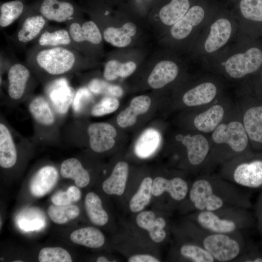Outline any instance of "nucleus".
<instances>
[{
    "mask_svg": "<svg viewBox=\"0 0 262 262\" xmlns=\"http://www.w3.org/2000/svg\"><path fill=\"white\" fill-rule=\"evenodd\" d=\"M97 262H109L108 259L104 256L99 257L96 261Z\"/></svg>",
    "mask_w": 262,
    "mask_h": 262,
    "instance_id": "3c124183",
    "label": "nucleus"
},
{
    "mask_svg": "<svg viewBox=\"0 0 262 262\" xmlns=\"http://www.w3.org/2000/svg\"><path fill=\"white\" fill-rule=\"evenodd\" d=\"M136 222L140 228L148 232L153 242L161 243L165 239L166 232L164 228L166 226V222L162 217L156 218V215L152 211L141 212L136 216Z\"/></svg>",
    "mask_w": 262,
    "mask_h": 262,
    "instance_id": "412c9836",
    "label": "nucleus"
},
{
    "mask_svg": "<svg viewBox=\"0 0 262 262\" xmlns=\"http://www.w3.org/2000/svg\"><path fill=\"white\" fill-rule=\"evenodd\" d=\"M50 219L58 224H64L76 218L80 213L79 207L75 205H50L48 209Z\"/></svg>",
    "mask_w": 262,
    "mask_h": 262,
    "instance_id": "58836bf2",
    "label": "nucleus"
},
{
    "mask_svg": "<svg viewBox=\"0 0 262 262\" xmlns=\"http://www.w3.org/2000/svg\"><path fill=\"white\" fill-rule=\"evenodd\" d=\"M75 93L73 88L69 85L67 80L63 77L50 82L46 89L49 100L55 111L61 115L67 112Z\"/></svg>",
    "mask_w": 262,
    "mask_h": 262,
    "instance_id": "ddd939ff",
    "label": "nucleus"
},
{
    "mask_svg": "<svg viewBox=\"0 0 262 262\" xmlns=\"http://www.w3.org/2000/svg\"><path fill=\"white\" fill-rule=\"evenodd\" d=\"M3 258H0V261H3Z\"/></svg>",
    "mask_w": 262,
    "mask_h": 262,
    "instance_id": "864d4df0",
    "label": "nucleus"
},
{
    "mask_svg": "<svg viewBox=\"0 0 262 262\" xmlns=\"http://www.w3.org/2000/svg\"><path fill=\"white\" fill-rule=\"evenodd\" d=\"M31 73L26 64L17 61L10 64L7 71V93L11 99L18 100L24 95Z\"/></svg>",
    "mask_w": 262,
    "mask_h": 262,
    "instance_id": "dca6fc26",
    "label": "nucleus"
},
{
    "mask_svg": "<svg viewBox=\"0 0 262 262\" xmlns=\"http://www.w3.org/2000/svg\"><path fill=\"white\" fill-rule=\"evenodd\" d=\"M190 6L188 0H172L161 8L159 16L166 25H173L187 13Z\"/></svg>",
    "mask_w": 262,
    "mask_h": 262,
    "instance_id": "f704fd0d",
    "label": "nucleus"
},
{
    "mask_svg": "<svg viewBox=\"0 0 262 262\" xmlns=\"http://www.w3.org/2000/svg\"><path fill=\"white\" fill-rule=\"evenodd\" d=\"M89 146L97 153H102L112 148L115 144L116 136L115 128L105 122L94 123L87 129Z\"/></svg>",
    "mask_w": 262,
    "mask_h": 262,
    "instance_id": "f3484780",
    "label": "nucleus"
},
{
    "mask_svg": "<svg viewBox=\"0 0 262 262\" xmlns=\"http://www.w3.org/2000/svg\"><path fill=\"white\" fill-rule=\"evenodd\" d=\"M178 73V67L175 63L168 60L161 61L155 66L149 76L148 83L154 89L162 88L173 82Z\"/></svg>",
    "mask_w": 262,
    "mask_h": 262,
    "instance_id": "393cba45",
    "label": "nucleus"
},
{
    "mask_svg": "<svg viewBox=\"0 0 262 262\" xmlns=\"http://www.w3.org/2000/svg\"><path fill=\"white\" fill-rule=\"evenodd\" d=\"M136 68L133 62L120 63L117 60H110L105 64L103 77L107 81H113L118 77L126 78L131 75Z\"/></svg>",
    "mask_w": 262,
    "mask_h": 262,
    "instance_id": "4c0bfd02",
    "label": "nucleus"
},
{
    "mask_svg": "<svg viewBox=\"0 0 262 262\" xmlns=\"http://www.w3.org/2000/svg\"><path fill=\"white\" fill-rule=\"evenodd\" d=\"M118 100L112 97H105L92 108L91 113L94 116H101L111 114L118 108Z\"/></svg>",
    "mask_w": 262,
    "mask_h": 262,
    "instance_id": "37998d69",
    "label": "nucleus"
},
{
    "mask_svg": "<svg viewBox=\"0 0 262 262\" xmlns=\"http://www.w3.org/2000/svg\"><path fill=\"white\" fill-rule=\"evenodd\" d=\"M31 4L49 21L66 23L80 16V8L72 0H35Z\"/></svg>",
    "mask_w": 262,
    "mask_h": 262,
    "instance_id": "9d476101",
    "label": "nucleus"
},
{
    "mask_svg": "<svg viewBox=\"0 0 262 262\" xmlns=\"http://www.w3.org/2000/svg\"><path fill=\"white\" fill-rule=\"evenodd\" d=\"M128 172L129 166L127 163H117L111 175L102 183L103 191L108 195H122L126 188Z\"/></svg>",
    "mask_w": 262,
    "mask_h": 262,
    "instance_id": "a878e982",
    "label": "nucleus"
},
{
    "mask_svg": "<svg viewBox=\"0 0 262 262\" xmlns=\"http://www.w3.org/2000/svg\"><path fill=\"white\" fill-rule=\"evenodd\" d=\"M204 11L199 6H194L170 29V33L176 39H182L186 37L191 32L194 26L201 22L204 17Z\"/></svg>",
    "mask_w": 262,
    "mask_h": 262,
    "instance_id": "4be33fe9",
    "label": "nucleus"
},
{
    "mask_svg": "<svg viewBox=\"0 0 262 262\" xmlns=\"http://www.w3.org/2000/svg\"><path fill=\"white\" fill-rule=\"evenodd\" d=\"M66 28L80 51L81 45L87 42L93 45L99 44L102 40V33L93 21L82 22L80 16L66 23Z\"/></svg>",
    "mask_w": 262,
    "mask_h": 262,
    "instance_id": "4468645a",
    "label": "nucleus"
},
{
    "mask_svg": "<svg viewBox=\"0 0 262 262\" xmlns=\"http://www.w3.org/2000/svg\"><path fill=\"white\" fill-rule=\"evenodd\" d=\"M189 207L195 211H213L226 207L248 209L252 204L249 194L218 174H201L190 186Z\"/></svg>",
    "mask_w": 262,
    "mask_h": 262,
    "instance_id": "f257e3e1",
    "label": "nucleus"
},
{
    "mask_svg": "<svg viewBox=\"0 0 262 262\" xmlns=\"http://www.w3.org/2000/svg\"><path fill=\"white\" fill-rule=\"evenodd\" d=\"M40 262H71L70 254L60 247H47L42 248L38 255Z\"/></svg>",
    "mask_w": 262,
    "mask_h": 262,
    "instance_id": "ea45409f",
    "label": "nucleus"
},
{
    "mask_svg": "<svg viewBox=\"0 0 262 262\" xmlns=\"http://www.w3.org/2000/svg\"><path fill=\"white\" fill-rule=\"evenodd\" d=\"M58 178V171L54 166L47 165L42 167L35 174L30 181V192L36 197L45 196L56 184Z\"/></svg>",
    "mask_w": 262,
    "mask_h": 262,
    "instance_id": "aec40b11",
    "label": "nucleus"
},
{
    "mask_svg": "<svg viewBox=\"0 0 262 262\" xmlns=\"http://www.w3.org/2000/svg\"><path fill=\"white\" fill-rule=\"evenodd\" d=\"M161 141V135L157 130L147 129L142 132L136 141L134 152L140 158L148 157L157 150Z\"/></svg>",
    "mask_w": 262,
    "mask_h": 262,
    "instance_id": "c85d7f7f",
    "label": "nucleus"
},
{
    "mask_svg": "<svg viewBox=\"0 0 262 262\" xmlns=\"http://www.w3.org/2000/svg\"><path fill=\"white\" fill-rule=\"evenodd\" d=\"M79 51L66 47H33L27 54L26 64L31 70L50 82L76 71L81 64Z\"/></svg>",
    "mask_w": 262,
    "mask_h": 262,
    "instance_id": "7ed1b4c3",
    "label": "nucleus"
},
{
    "mask_svg": "<svg viewBox=\"0 0 262 262\" xmlns=\"http://www.w3.org/2000/svg\"><path fill=\"white\" fill-rule=\"evenodd\" d=\"M191 218L205 229L223 234L242 232L251 227L254 221L248 209L238 207L196 211Z\"/></svg>",
    "mask_w": 262,
    "mask_h": 262,
    "instance_id": "39448f33",
    "label": "nucleus"
},
{
    "mask_svg": "<svg viewBox=\"0 0 262 262\" xmlns=\"http://www.w3.org/2000/svg\"><path fill=\"white\" fill-rule=\"evenodd\" d=\"M220 97L217 85L213 82H201L186 91L181 98L186 107L195 108L210 104Z\"/></svg>",
    "mask_w": 262,
    "mask_h": 262,
    "instance_id": "2eb2a0df",
    "label": "nucleus"
},
{
    "mask_svg": "<svg viewBox=\"0 0 262 262\" xmlns=\"http://www.w3.org/2000/svg\"><path fill=\"white\" fill-rule=\"evenodd\" d=\"M209 137L210 153L201 174L213 173L217 167L250 151L249 140L236 104L226 119L209 134Z\"/></svg>",
    "mask_w": 262,
    "mask_h": 262,
    "instance_id": "f03ea898",
    "label": "nucleus"
},
{
    "mask_svg": "<svg viewBox=\"0 0 262 262\" xmlns=\"http://www.w3.org/2000/svg\"><path fill=\"white\" fill-rule=\"evenodd\" d=\"M44 225V222L39 219L30 221L22 220L19 222V226L20 228L26 231L40 229Z\"/></svg>",
    "mask_w": 262,
    "mask_h": 262,
    "instance_id": "de8ad7c7",
    "label": "nucleus"
},
{
    "mask_svg": "<svg viewBox=\"0 0 262 262\" xmlns=\"http://www.w3.org/2000/svg\"><path fill=\"white\" fill-rule=\"evenodd\" d=\"M152 181V179L150 177H146L143 180L129 203V208L132 212L142 211L150 203Z\"/></svg>",
    "mask_w": 262,
    "mask_h": 262,
    "instance_id": "c9c22d12",
    "label": "nucleus"
},
{
    "mask_svg": "<svg viewBox=\"0 0 262 262\" xmlns=\"http://www.w3.org/2000/svg\"><path fill=\"white\" fill-rule=\"evenodd\" d=\"M189 188L188 182L180 177L176 176L169 179L158 177L153 180L151 192L156 196L166 192L174 201L180 202L186 197Z\"/></svg>",
    "mask_w": 262,
    "mask_h": 262,
    "instance_id": "a211bd4d",
    "label": "nucleus"
},
{
    "mask_svg": "<svg viewBox=\"0 0 262 262\" xmlns=\"http://www.w3.org/2000/svg\"><path fill=\"white\" fill-rule=\"evenodd\" d=\"M236 103L220 97L214 101L192 109L190 119L192 131L205 134L211 133L229 115Z\"/></svg>",
    "mask_w": 262,
    "mask_h": 262,
    "instance_id": "0eeeda50",
    "label": "nucleus"
},
{
    "mask_svg": "<svg viewBox=\"0 0 262 262\" xmlns=\"http://www.w3.org/2000/svg\"><path fill=\"white\" fill-rule=\"evenodd\" d=\"M19 26L10 37L16 46L22 47L35 40L49 26V20L31 4H27L26 9L20 18Z\"/></svg>",
    "mask_w": 262,
    "mask_h": 262,
    "instance_id": "1a4fd4ad",
    "label": "nucleus"
},
{
    "mask_svg": "<svg viewBox=\"0 0 262 262\" xmlns=\"http://www.w3.org/2000/svg\"><path fill=\"white\" fill-rule=\"evenodd\" d=\"M235 103L249 142L262 145V104L250 103L241 96Z\"/></svg>",
    "mask_w": 262,
    "mask_h": 262,
    "instance_id": "f8f14e48",
    "label": "nucleus"
},
{
    "mask_svg": "<svg viewBox=\"0 0 262 262\" xmlns=\"http://www.w3.org/2000/svg\"><path fill=\"white\" fill-rule=\"evenodd\" d=\"M255 211L258 229L262 236V191L258 198Z\"/></svg>",
    "mask_w": 262,
    "mask_h": 262,
    "instance_id": "09e8293b",
    "label": "nucleus"
},
{
    "mask_svg": "<svg viewBox=\"0 0 262 262\" xmlns=\"http://www.w3.org/2000/svg\"><path fill=\"white\" fill-rule=\"evenodd\" d=\"M180 256L193 262H215L213 256L197 244L191 241L181 245L179 249Z\"/></svg>",
    "mask_w": 262,
    "mask_h": 262,
    "instance_id": "e433bc0d",
    "label": "nucleus"
},
{
    "mask_svg": "<svg viewBox=\"0 0 262 262\" xmlns=\"http://www.w3.org/2000/svg\"><path fill=\"white\" fill-rule=\"evenodd\" d=\"M235 262H262V252L255 246H246L244 251Z\"/></svg>",
    "mask_w": 262,
    "mask_h": 262,
    "instance_id": "a18cd8bd",
    "label": "nucleus"
},
{
    "mask_svg": "<svg viewBox=\"0 0 262 262\" xmlns=\"http://www.w3.org/2000/svg\"><path fill=\"white\" fill-rule=\"evenodd\" d=\"M29 111L35 121L44 126L54 124L55 118L49 101L42 96H37L30 102Z\"/></svg>",
    "mask_w": 262,
    "mask_h": 262,
    "instance_id": "7c9ffc66",
    "label": "nucleus"
},
{
    "mask_svg": "<svg viewBox=\"0 0 262 262\" xmlns=\"http://www.w3.org/2000/svg\"><path fill=\"white\" fill-rule=\"evenodd\" d=\"M81 197L80 189L76 186H71L66 191H61L54 194L51 197V201L57 205H69L79 201Z\"/></svg>",
    "mask_w": 262,
    "mask_h": 262,
    "instance_id": "79ce46f5",
    "label": "nucleus"
},
{
    "mask_svg": "<svg viewBox=\"0 0 262 262\" xmlns=\"http://www.w3.org/2000/svg\"><path fill=\"white\" fill-rule=\"evenodd\" d=\"M136 32L135 25L131 22H127L120 28L108 27L103 31L104 40L117 47H125L131 42V37Z\"/></svg>",
    "mask_w": 262,
    "mask_h": 262,
    "instance_id": "c756f323",
    "label": "nucleus"
},
{
    "mask_svg": "<svg viewBox=\"0 0 262 262\" xmlns=\"http://www.w3.org/2000/svg\"><path fill=\"white\" fill-rule=\"evenodd\" d=\"M84 205L86 214L93 224L101 226L108 222V213L102 207L100 197L96 194L87 193L85 197Z\"/></svg>",
    "mask_w": 262,
    "mask_h": 262,
    "instance_id": "473e14b6",
    "label": "nucleus"
},
{
    "mask_svg": "<svg viewBox=\"0 0 262 262\" xmlns=\"http://www.w3.org/2000/svg\"><path fill=\"white\" fill-rule=\"evenodd\" d=\"M240 8L246 18L262 21V0H241Z\"/></svg>",
    "mask_w": 262,
    "mask_h": 262,
    "instance_id": "a19ab883",
    "label": "nucleus"
},
{
    "mask_svg": "<svg viewBox=\"0 0 262 262\" xmlns=\"http://www.w3.org/2000/svg\"><path fill=\"white\" fill-rule=\"evenodd\" d=\"M70 238L75 244L92 248L100 247L105 242L103 233L98 229L92 227L79 229L73 231Z\"/></svg>",
    "mask_w": 262,
    "mask_h": 262,
    "instance_id": "2f4dec72",
    "label": "nucleus"
},
{
    "mask_svg": "<svg viewBox=\"0 0 262 262\" xmlns=\"http://www.w3.org/2000/svg\"><path fill=\"white\" fill-rule=\"evenodd\" d=\"M151 104L150 98L147 96L141 95L134 98L129 106L117 115L116 122L121 128H126L134 125L137 116L146 113Z\"/></svg>",
    "mask_w": 262,
    "mask_h": 262,
    "instance_id": "b1692460",
    "label": "nucleus"
},
{
    "mask_svg": "<svg viewBox=\"0 0 262 262\" xmlns=\"http://www.w3.org/2000/svg\"><path fill=\"white\" fill-rule=\"evenodd\" d=\"M231 31V25L228 19L220 18L216 20L210 27L204 44L205 50L212 53L223 46L229 39Z\"/></svg>",
    "mask_w": 262,
    "mask_h": 262,
    "instance_id": "5701e85b",
    "label": "nucleus"
},
{
    "mask_svg": "<svg viewBox=\"0 0 262 262\" xmlns=\"http://www.w3.org/2000/svg\"><path fill=\"white\" fill-rule=\"evenodd\" d=\"M175 139L183 147L185 158L189 167L201 174L210 151L209 134L193 131L177 134Z\"/></svg>",
    "mask_w": 262,
    "mask_h": 262,
    "instance_id": "6e6552de",
    "label": "nucleus"
},
{
    "mask_svg": "<svg viewBox=\"0 0 262 262\" xmlns=\"http://www.w3.org/2000/svg\"><path fill=\"white\" fill-rule=\"evenodd\" d=\"M17 160V151L13 136L8 127L0 124V165L10 168L15 165Z\"/></svg>",
    "mask_w": 262,
    "mask_h": 262,
    "instance_id": "bb28decb",
    "label": "nucleus"
},
{
    "mask_svg": "<svg viewBox=\"0 0 262 262\" xmlns=\"http://www.w3.org/2000/svg\"><path fill=\"white\" fill-rule=\"evenodd\" d=\"M218 174L241 187L262 188V156L250 151L238 155L221 165Z\"/></svg>",
    "mask_w": 262,
    "mask_h": 262,
    "instance_id": "423d86ee",
    "label": "nucleus"
},
{
    "mask_svg": "<svg viewBox=\"0 0 262 262\" xmlns=\"http://www.w3.org/2000/svg\"><path fill=\"white\" fill-rule=\"evenodd\" d=\"M112 85L104 81L94 79L92 80L88 84V88L93 93L95 94H106L110 95Z\"/></svg>",
    "mask_w": 262,
    "mask_h": 262,
    "instance_id": "49530a36",
    "label": "nucleus"
},
{
    "mask_svg": "<svg viewBox=\"0 0 262 262\" xmlns=\"http://www.w3.org/2000/svg\"><path fill=\"white\" fill-rule=\"evenodd\" d=\"M129 262H159L155 257L147 254H137L129 258Z\"/></svg>",
    "mask_w": 262,
    "mask_h": 262,
    "instance_id": "8fccbe9b",
    "label": "nucleus"
},
{
    "mask_svg": "<svg viewBox=\"0 0 262 262\" xmlns=\"http://www.w3.org/2000/svg\"><path fill=\"white\" fill-rule=\"evenodd\" d=\"M92 99V92L86 87L79 88L75 93L72 103L74 112L80 113Z\"/></svg>",
    "mask_w": 262,
    "mask_h": 262,
    "instance_id": "c03bdc74",
    "label": "nucleus"
},
{
    "mask_svg": "<svg viewBox=\"0 0 262 262\" xmlns=\"http://www.w3.org/2000/svg\"><path fill=\"white\" fill-rule=\"evenodd\" d=\"M262 64V52L252 48L243 53L229 57L224 64L227 74L233 79H241L257 71Z\"/></svg>",
    "mask_w": 262,
    "mask_h": 262,
    "instance_id": "9b49d317",
    "label": "nucleus"
},
{
    "mask_svg": "<svg viewBox=\"0 0 262 262\" xmlns=\"http://www.w3.org/2000/svg\"><path fill=\"white\" fill-rule=\"evenodd\" d=\"M27 4L25 0H13L1 3L0 5V26L1 28L11 25L20 18Z\"/></svg>",
    "mask_w": 262,
    "mask_h": 262,
    "instance_id": "72a5a7b5",
    "label": "nucleus"
},
{
    "mask_svg": "<svg viewBox=\"0 0 262 262\" xmlns=\"http://www.w3.org/2000/svg\"><path fill=\"white\" fill-rule=\"evenodd\" d=\"M35 41L34 47H66L80 51L66 28H50L48 26Z\"/></svg>",
    "mask_w": 262,
    "mask_h": 262,
    "instance_id": "6ab92c4d",
    "label": "nucleus"
},
{
    "mask_svg": "<svg viewBox=\"0 0 262 262\" xmlns=\"http://www.w3.org/2000/svg\"><path fill=\"white\" fill-rule=\"evenodd\" d=\"M188 234L191 241L202 246L217 262H235L246 246L242 232L230 234L214 232L191 222Z\"/></svg>",
    "mask_w": 262,
    "mask_h": 262,
    "instance_id": "20e7f679",
    "label": "nucleus"
},
{
    "mask_svg": "<svg viewBox=\"0 0 262 262\" xmlns=\"http://www.w3.org/2000/svg\"><path fill=\"white\" fill-rule=\"evenodd\" d=\"M60 172L63 177L73 179L78 187H85L90 182L88 172L76 158H71L63 161L61 165Z\"/></svg>",
    "mask_w": 262,
    "mask_h": 262,
    "instance_id": "cd10ccee",
    "label": "nucleus"
},
{
    "mask_svg": "<svg viewBox=\"0 0 262 262\" xmlns=\"http://www.w3.org/2000/svg\"><path fill=\"white\" fill-rule=\"evenodd\" d=\"M14 262H22V261H15Z\"/></svg>",
    "mask_w": 262,
    "mask_h": 262,
    "instance_id": "603ef678",
    "label": "nucleus"
}]
</instances>
